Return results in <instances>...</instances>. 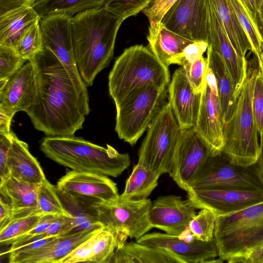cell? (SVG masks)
Returning <instances> with one entry per match:
<instances>
[{"label":"cell","instance_id":"18","mask_svg":"<svg viewBox=\"0 0 263 263\" xmlns=\"http://www.w3.org/2000/svg\"><path fill=\"white\" fill-rule=\"evenodd\" d=\"M168 100L181 129L194 127L198 118L201 93H195L180 66L174 72L168 86Z\"/></svg>","mask_w":263,"mask_h":263},{"label":"cell","instance_id":"6","mask_svg":"<svg viewBox=\"0 0 263 263\" xmlns=\"http://www.w3.org/2000/svg\"><path fill=\"white\" fill-rule=\"evenodd\" d=\"M214 239L218 258L237 261L263 245V202L241 211L216 216Z\"/></svg>","mask_w":263,"mask_h":263},{"label":"cell","instance_id":"29","mask_svg":"<svg viewBox=\"0 0 263 263\" xmlns=\"http://www.w3.org/2000/svg\"><path fill=\"white\" fill-rule=\"evenodd\" d=\"M41 19L33 6H23L0 16V45L16 49L26 28Z\"/></svg>","mask_w":263,"mask_h":263},{"label":"cell","instance_id":"21","mask_svg":"<svg viewBox=\"0 0 263 263\" xmlns=\"http://www.w3.org/2000/svg\"><path fill=\"white\" fill-rule=\"evenodd\" d=\"M34 70L31 61H27L8 79L0 90V109L14 116L20 111L26 112L31 106L34 93Z\"/></svg>","mask_w":263,"mask_h":263},{"label":"cell","instance_id":"13","mask_svg":"<svg viewBox=\"0 0 263 263\" xmlns=\"http://www.w3.org/2000/svg\"><path fill=\"white\" fill-rule=\"evenodd\" d=\"M210 0H177L161 23L169 30L194 42L208 44Z\"/></svg>","mask_w":263,"mask_h":263},{"label":"cell","instance_id":"45","mask_svg":"<svg viewBox=\"0 0 263 263\" xmlns=\"http://www.w3.org/2000/svg\"><path fill=\"white\" fill-rule=\"evenodd\" d=\"M14 133L9 134L0 133V184L11 177L7 162Z\"/></svg>","mask_w":263,"mask_h":263},{"label":"cell","instance_id":"40","mask_svg":"<svg viewBox=\"0 0 263 263\" xmlns=\"http://www.w3.org/2000/svg\"><path fill=\"white\" fill-rule=\"evenodd\" d=\"M27 62L15 48L0 45V79H9Z\"/></svg>","mask_w":263,"mask_h":263},{"label":"cell","instance_id":"5","mask_svg":"<svg viewBox=\"0 0 263 263\" xmlns=\"http://www.w3.org/2000/svg\"><path fill=\"white\" fill-rule=\"evenodd\" d=\"M170 83L168 67L148 47L136 45L126 48L116 60L108 76V90L116 105L141 87H168Z\"/></svg>","mask_w":263,"mask_h":263},{"label":"cell","instance_id":"52","mask_svg":"<svg viewBox=\"0 0 263 263\" xmlns=\"http://www.w3.org/2000/svg\"><path fill=\"white\" fill-rule=\"evenodd\" d=\"M256 165L263 180V133L260 136L259 152Z\"/></svg>","mask_w":263,"mask_h":263},{"label":"cell","instance_id":"12","mask_svg":"<svg viewBox=\"0 0 263 263\" xmlns=\"http://www.w3.org/2000/svg\"><path fill=\"white\" fill-rule=\"evenodd\" d=\"M211 153L194 127L181 129L170 176L178 186L189 192L191 183Z\"/></svg>","mask_w":263,"mask_h":263},{"label":"cell","instance_id":"46","mask_svg":"<svg viewBox=\"0 0 263 263\" xmlns=\"http://www.w3.org/2000/svg\"><path fill=\"white\" fill-rule=\"evenodd\" d=\"M60 216L54 214L44 215L33 229L21 237L31 236L44 232Z\"/></svg>","mask_w":263,"mask_h":263},{"label":"cell","instance_id":"35","mask_svg":"<svg viewBox=\"0 0 263 263\" xmlns=\"http://www.w3.org/2000/svg\"><path fill=\"white\" fill-rule=\"evenodd\" d=\"M37 205L40 211L44 214L71 216L64 208L58 195L56 186L45 178L40 183L37 193Z\"/></svg>","mask_w":263,"mask_h":263},{"label":"cell","instance_id":"43","mask_svg":"<svg viewBox=\"0 0 263 263\" xmlns=\"http://www.w3.org/2000/svg\"><path fill=\"white\" fill-rule=\"evenodd\" d=\"M177 0H153L142 12L147 16L149 25H159L164 14Z\"/></svg>","mask_w":263,"mask_h":263},{"label":"cell","instance_id":"48","mask_svg":"<svg viewBox=\"0 0 263 263\" xmlns=\"http://www.w3.org/2000/svg\"><path fill=\"white\" fill-rule=\"evenodd\" d=\"M237 262L263 263V245L239 259Z\"/></svg>","mask_w":263,"mask_h":263},{"label":"cell","instance_id":"47","mask_svg":"<svg viewBox=\"0 0 263 263\" xmlns=\"http://www.w3.org/2000/svg\"><path fill=\"white\" fill-rule=\"evenodd\" d=\"M36 0H0V16L23 6H33Z\"/></svg>","mask_w":263,"mask_h":263},{"label":"cell","instance_id":"19","mask_svg":"<svg viewBox=\"0 0 263 263\" xmlns=\"http://www.w3.org/2000/svg\"><path fill=\"white\" fill-rule=\"evenodd\" d=\"M108 176L90 172L70 170L58 181V190L69 193L89 196L104 203L119 199L117 184Z\"/></svg>","mask_w":263,"mask_h":263},{"label":"cell","instance_id":"37","mask_svg":"<svg viewBox=\"0 0 263 263\" xmlns=\"http://www.w3.org/2000/svg\"><path fill=\"white\" fill-rule=\"evenodd\" d=\"M216 220L213 212L202 209L190 221L188 229L196 239L209 241L214 238Z\"/></svg>","mask_w":263,"mask_h":263},{"label":"cell","instance_id":"11","mask_svg":"<svg viewBox=\"0 0 263 263\" xmlns=\"http://www.w3.org/2000/svg\"><path fill=\"white\" fill-rule=\"evenodd\" d=\"M71 16L54 14L41 18L43 47L51 51L62 63L84 101L89 105L87 86L79 72L73 53Z\"/></svg>","mask_w":263,"mask_h":263},{"label":"cell","instance_id":"26","mask_svg":"<svg viewBox=\"0 0 263 263\" xmlns=\"http://www.w3.org/2000/svg\"><path fill=\"white\" fill-rule=\"evenodd\" d=\"M148 48L157 59L168 67L185 47L194 41L167 29L161 23L149 26Z\"/></svg>","mask_w":263,"mask_h":263},{"label":"cell","instance_id":"51","mask_svg":"<svg viewBox=\"0 0 263 263\" xmlns=\"http://www.w3.org/2000/svg\"><path fill=\"white\" fill-rule=\"evenodd\" d=\"M13 117L0 109V133L9 134L12 132L11 123Z\"/></svg>","mask_w":263,"mask_h":263},{"label":"cell","instance_id":"23","mask_svg":"<svg viewBox=\"0 0 263 263\" xmlns=\"http://www.w3.org/2000/svg\"><path fill=\"white\" fill-rule=\"evenodd\" d=\"M40 184L22 181L12 176L0 184L1 197L11 208V215L8 223L16 219L42 213L37 205Z\"/></svg>","mask_w":263,"mask_h":263},{"label":"cell","instance_id":"33","mask_svg":"<svg viewBox=\"0 0 263 263\" xmlns=\"http://www.w3.org/2000/svg\"><path fill=\"white\" fill-rule=\"evenodd\" d=\"M91 262H110L117 247L116 238L113 233L102 227L91 235Z\"/></svg>","mask_w":263,"mask_h":263},{"label":"cell","instance_id":"17","mask_svg":"<svg viewBox=\"0 0 263 263\" xmlns=\"http://www.w3.org/2000/svg\"><path fill=\"white\" fill-rule=\"evenodd\" d=\"M196 209L188 199L182 200L174 195L163 196L152 204L148 218L153 228L178 236L188 228L196 214Z\"/></svg>","mask_w":263,"mask_h":263},{"label":"cell","instance_id":"22","mask_svg":"<svg viewBox=\"0 0 263 263\" xmlns=\"http://www.w3.org/2000/svg\"><path fill=\"white\" fill-rule=\"evenodd\" d=\"M98 230H88L58 236L44 247L29 251L10 253L9 262L59 263L60 260Z\"/></svg>","mask_w":263,"mask_h":263},{"label":"cell","instance_id":"31","mask_svg":"<svg viewBox=\"0 0 263 263\" xmlns=\"http://www.w3.org/2000/svg\"><path fill=\"white\" fill-rule=\"evenodd\" d=\"M161 175L139 163L135 165L127 179L124 190L120 195L122 200L146 199L157 187Z\"/></svg>","mask_w":263,"mask_h":263},{"label":"cell","instance_id":"30","mask_svg":"<svg viewBox=\"0 0 263 263\" xmlns=\"http://www.w3.org/2000/svg\"><path fill=\"white\" fill-rule=\"evenodd\" d=\"M226 34L237 54L245 58L248 51L254 52L251 43L242 27L229 0H211Z\"/></svg>","mask_w":263,"mask_h":263},{"label":"cell","instance_id":"8","mask_svg":"<svg viewBox=\"0 0 263 263\" xmlns=\"http://www.w3.org/2000/svg\"><path fill=\"white\" fill-rule=\"evenodd\" d=\"M181 128L165 102L147 128L138 152V162L161 175L169 174Z\"/></svg>","mask_w":263,"mask_h":263},{"label":"cell","instance_id":"39","mask_svg":"<svg viewBox=\"0 0 263 263\" xmlns=\"http://www.w3.org/2000/svg\"><path fill=\"white\" fill-rule=\"evenodd\" d=\"M153 0H107L104 7L108 11L126 18L142 11Z\"/></svg>","mask_w":263,"mask_h":263},{"label":"cell","instance_id":"2","mask_svg":"<svg viewBox=\"0 0 263 263\" xmlns=\"http://www.w3.org/2000/svg\"><path fill=\"white\" fill-rule=\"evenodd\" d=\"M124 20L104 7L71 17V35L76 64L83 82L91 86L114 55L119 29Z\"/></svg>","mask_w":263,"mask_h":263},{"label":"cell","instance_id":"55","mask_svg":"<svg viewBox=\"0 0 263 263\" xmlns=\"http://www.w3.org/2000/svg\"><path fill=\"white\" fill-rule=\"evenodd\" d=\"M258 16L263 22V0L261 1L258 9Z\"/></svg>","mask_w":263,"mask_h":263},{"label":"cell","instance_id":"50","mask_svg":"<svg viewBox=\"0 0 263 263\" xmlns=\"http://www.w3.org/2000/svg\"><path fill=\"white\" fill-rule=\"evenodd\" d=\"M11 215L10 205L3 199L0 197V228L4 227L9 221Z\"/></svg>","mask_w":263,"mask_h":263},{"label":"cell","instance_id":"36","mask_svg":"<svg viewBox=\"0 0 263 263\" xmlns=\"http://www.w3.org/2000/svg\"><path fill=\"white\" fill-rule=\"evenodd\" d=\"M44 215L42 213L13 220L0 229L1 246L11 245L15 239L26 234Z\"/></svg>","mask_w":263,"mask_h":263},{"label":"cell","instance_id":"42","mask_svg":"<svg viewBox=\"0 0 263 263\" xmlns=\"http://www.w3.org/2000/svg\"><path fill=\"white\" fill-rule=\"evenodd\" d=\"M252 108L258 134L260 136L263 133V76L259 68L253 89Z\"/></svg>","mask_w":263,"mask_h":263},{"label":"cell","instance_id":"1","mask_svg":"<svg viewBox=\"0 0 263 263\" xmlns=\"http://www.w3.org/2000/svg\"><path fill=\"white\" fill-rule=\"evenodd\" d=\"M34 70L32 103L25 112L34 128L47 136H74L90 112L64 66L43 47L30 61Z\"/></svg>","mask_w":263,"mask_h":263},{"label":"cell","instance_id":"3","mask_svg":"<svg viewBox=\"0 0 263 263\" xmlns=\"http://www.w3.org/2000/svg\"><path fill=\"white\" fill-rule=\"evenodd\" d=\"M106 146L74 135L47 136L42 140L40 149L50 159L72 170L117 177L130 165V157Z\"/></svg>","mask_w":263,"mask_h":263},{"label":"cell","instance_id":"24","mask_svg":"<svg viewBox=\"0 0 263 263\" xmlns=\"http://www.w3.org/2000/svg\"><path fill=\"white\" fill-rule=\"evenodd\" d=\"M11 176L34 184H40L46 178L37 159L30 153L27 143L14 134L7 162Z\"/></svg>","mask_w":263,"mask_h":263},{"label":"cell","instance_id":"9","mask_svg":"<svg viewBox=\"0 0 263 263\" xmlns=\"http://www.w3.org/2000/svg\"><path fill=\"white\" fill-rule=\"evenodd\" d=\"M152 204L148 198L122 200L119 198L111 202L97 203L99 221L115 235L117 249L126 242L128 237L137 240L153 228L148 218Z\"/></svg>","mask_w":263,"mask_h":263},{"label":"cell","instance_id":"54","mask_svg":"<svg viewBox=\"0 0 263 263\" xmlns=\"http://www.w3.org/2000/svg\"><path fill=\"white\" fill-rule=\"evenodd\" d=\"M256 27L261 41L263 42V22L259 18L258 15L256 19Z\"/></svg>","mask_w":263,"mask_h":263},{"label":"cell","instance_id":"15","mask_svg":"<svg viewBox=\"0 0 263 263\" xmlns=\"http://www.w3.org/2000/svg\"><path fill=\"white\" fill-rule=\"evenodd\" d=\"M223 127L215 78L208 67L194 128L206 143L212 153L216 154L221 152L224 146Z\"/></svg>","mask_w":263,"mask_h":263},{"label":"cell","instance_id":"20","mask_svg":"<svg viewBox=\"0 0 263 263\" xmlns=\"http://www.w3.org/2000/svg\"><path fill=\"white\" fill-rule=\"evenodd\" d=\"M208 45L218 52L222 58L231 75L237 96L246 77L247 61L246 58L241 57L236 52L211 0Z\"/></svg>","mask_w":263,"mask_h":263},{"label":"cell","instance_id":"14","mask_svg":"<svg viewBox=\"0 0 263 263\" xmlns=\"http://www.w3.org/2000/svg\"><path fill=\"white\" fill-rule=\"evenodd\" d=\"M196 209H206L216 216L233 213L263 202V191L236 189H196L187 192Z\"/></svg>","mask_w":263,"mask_h":263},{"label":"cell","instance_id":"10","mask_svg":"<svg viewBox=\"0 0 263 263\" xmlns=\"http://www.w3.org/2000/svg\"><path fill=\"white\" fill-rule=\"evenodd\" d=\"M212 188L263 191V180L256 163L248 166L234 164L221 152L210 154L191 183L189 192Z\"/></svg>","mask_w":263,"mask_h":263},{"label":"cell","instance_id":"49","mask_svg":"<svg viewBox=\"0 0 263 263\" xmlns=\"http://www.w3.org/2000/svg\"><path fill=\"white\" fill-rule=\"evenodd\" d=\"M248 11L252 21L256 24L258 9L262 0H240Z\"/></svg>","mask_w":263,"mask_h":263},{"label":"cell","instance_id":"44","mask_svg":"<svg viewBox=\"0 0 263 263\" xmlns=\"http://www.w3.org/2000/svg\"><path fill=\"white\" fill-rule=\"evenodd\" d=\"M208 44L203 41H195L186 46L183 51L175 59L173 64L183 66L193 63L203 57V53L208 48Z\"/></svg>","mask_w":263,"mask_h":263},{"label":"cell","instance_id":"53","mask_svg":"<svg viewBox=\"0 0 263 263\" xmlns=\"http://www.w3.org/2000/svg\"><path fill=\"white\" fill-rule=\"evenodd\" d=\"M258 61V66L263 76V42L261 41L260 50L258 54L256 56Z\"/></svg>","mask_w":263,"mask_h":263},{"label":"cell","instance_id":"34","mask_svg":"<svg viewBox=\"0 0 263 263\" xmlns=\"http://www.w3.org/2000/svg\"><path fill=\"white\" fill-rule=\"evenodd\" d=\"M41 20H36L26 28L16 48L19 55L27 61L32 59L43 49Z\"/></svg>","mask_w":263,"mask_h":263},{"label":"cell","instance_id":"38","mask_svg":"<svg viewBox=\"0 0 263 263\" xmlns=\"http://www.w3.org/2000/svg\"><path fill=\"white\" fill-rule=\"evenodd\" d=\"M239 21L252 45L254 53L257 56L260 50L261 39L257 27L240 0H229Z\"/></svg>","mask_w":263,"mask_h":263},{"label":"cell","instance_id":"56","mask_svg":"<svg viewBox=\"0 0 263 263\" xmlns=\"http://www.w3.org/2000/svg\"><path fill=\"white\" fill-rule=\"evenodd\" d=\"M8 79H0V90H2L6 86Z\"/></svg>","mask_w":263,"mask_h":263},{"label":"cell","instance_id":"41","mask_svg":"<svg viewBox=\"0 0 263 263\" xmlns=\"http://www.w3.org/2000/svg\"><path fill=\"white\" fill-rule=\"evenodd\" d=\"M182 67L193 91L197 93H202L205 85L208 69L207 58L202 57Z\"/></svg>","mask_w":263,"mask_h":263},{"label":"cell","instance_id":"27","mask_svg":"<svg viewBox=\"0 0 263 263\" xmlns=\"http://www.w3.org/2000/svg\"><path fill=\"white\" fill-rule=\"evenodd\" d=\"M206 58L208 67L215 78L224 124L230 120L235 110L237 95L231 75L220 55L208 46Z\"/></svg>","mask_w":263,"mask_h":263},{"label":"cell","instance_id":"32","mask_svg":"<svg viewBox=\"0 0 263 263\" xmlns=\"http://www.w3.org/2000/svg\"><path fill=\"white\" fill-rule=\"evenodd\" d=\"M107 0H36L33 7L42 18L54 14L70 16L103 7Z\"/></svg>","mask_w":263,"mask_h":263},{"label":"cell","instance_id":"25","mask_svg":"<svg viewBox=\"0 0 263 263\" xmlns=\"http://www.w3.org/2000/svg\"><path fill=\"white\" fill-rule=\"evenodd\" d=\"M57 190L64 208L76 222V228L67 234L96 230L103 227L99 221L97 209V203L100 200L89 196Z\"/></svg>","mask_w":263,"mask_h":263},{"label":"cell","instance_id":"7","mask_svg":"<svg viewBox=\"0 0 263 263\" xmlns=\"http://www.w3.org/2000/svg\"><path fill=\"white\" fill-rule=\"evenodd\" d=\"M167 89L146 85L115 105V130L120 139L136 144L165 103Z\"/></svg>","mask_w":263,"mask_h":263},{"label":"cell","instance_id":"28","mask_svg":"<svg viewBox=\"0 0 263 263\" xmlns=\"http://www.w3.org/2000/svg\"><path fill=\"white\" fill-rule=\"evenodd\" d=\"M110 262L183 263L177 256L165 250L137 242H126L117 248Z\"/></svg>","mask_w":263,"mask_h":263},{"label":"cell","instance_id":"4","mask_svg":"<svg viewBox=\"0 0 263 263\" xmlns=\"http://www.w3.org/2000/svg\"><path fill=\"white\" fill-rule=\"evenodd\" d=\"M247 61L246 77L236 99L235 110L224 124L222 152L234 164L250 166L256 163L259 152L258 132L252 108V98L258 68Z\"/></svg>","mask_w":263,"mask_h":263},{"label":"cell","instance_id":"16","mask_svg":"<svg viewBox=\"0 0 263 263\" xmlns=\"http://www.w3.org/2000/svg\"><path fill=\"white\" fill-rule=\"evenodd\" d=\"M136 242L165 250L179 258L183 263L222 262L218 257L215 239L202 241L196 239L186 240L179 235L166 233L145 234Z\"/></svg>","mask_w":263,"mask_h":263}]
</instances>
